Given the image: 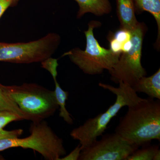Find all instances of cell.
<instances>
[{
	"mask_svg": "<svg viewBox=\"0 0 160 160\" xmlns=\"http://www.w3.org/2000/svg\"><path fill=\"white\" fill-rule=\"evenodd\" d=\"M115 132L139 148L152 140L160 141V100L148 98L129 106Z\"/></svg>",
	"mask_w": 160,
	"mask_h": 160,
	"instance_id": "obj_1",
	"label": "cell"
},
{
	"mask_svg": "<svg viewBox=\"0 0 160 160\" xmlns=\"http://www.w3.org/2000/svg\"><path fill=\"white\" fill-rule=\"evenodd\" d=\"M118 84V87H115L105 83H99L100 87L116 96L114 103L106 111L86 120L82 125L70 132V136L79 141L82 149L90 146L98 137L102 135L111 120L123 107L132 106L144 99L138 96L132 86L122 82Z\"/></svg>",
	"mask_w": 160,
	"mask_h": 160,
	"instance_id": "obj_2",
	"label": "cell"
},
{
	"mask_svg": "<svg viewBox=\"0 0 160 160\" xmlns=\"http://www.w3.org/2000/svg\"><path fill=\"white\" fill-rule=\"evenodd\" d=\"M9 97L32 122L43 121L53 115L58 109L54 91L35 83L4 86Z\"/></svg>",
	"mask_w": 160,
	"mask_h": 160,
	"instance_id": "obj_3",
	"label": "cell"
},
{
	"mask_svg": "<svg viewBox=\"0 0 160 160\" xmlns=\"http://www.w3.org/2000/svg\"><path fill=\"white\" fill-rule=\"evenodd\" d=\"M30 135L24 138H6L0 139V152L12 148L31 149L47 160H59L66 154L63 140L55 133L44 120L32 122Z\"/></svg>",
	"mask_w": 160,
	"mask_h": 160,
	"instance_id": "obj_4",
	"label": "cell"
},
{
	"mask_svg": "<svg viewBox=\"0 0 160 160\" xmlns=\"http://www.w3.org/2000/svg\"><path fill=\"white\" fill-rule=\"evenodd\" d=\"M99 22L92 21L85 31L86 39V49L74 48L64 53L68 56L72 63L86 74L97 75L102 73L104 70L108 71L118 61L120 55L112 52L100 46L93 34V29L99 26Z\"/></svg>",
	"mask_w": 160,
	"mask_h": 160,
	"instance_id": "obj_5",
	"label": "cell"
},
{
	"mask_svg": "<svg viewBox=\"0 0 160 160\" xmlns=\"http://www.w3.org/2000/svg\"><path fill=\"white\" fill-rule=\"evenodd\" d=\"M60 42L61 37L54 32L27 42H0V62L18 64L42 62L52 57Z\"/></svg>",
	"mask_w": 160,
	"mask_h": 160,
	"instance_id": "obj_6",
	"label": "cell"
},
{
	"mask_svg": "<svg viewBox=\"0 0 160 160\" xmlns=\"http://www.w3.org/2000/svg\"><path fill=\"white\" fill-rule=\"evenodd\" d=\"M130 32L131 48L121 53L118 62L109 72L112 82L117 84L122 82L132 87L138 80L146 76V72L141 63L144 27L139 23Z\"/></svg>",
	"mask_w": 160,
	"mask_h": 160,
	"instance_id": "obj_7",
	"label": "cell"
},
{
	"mask_svg": "<svg viewBox=\"0 0 160 160\" xmlns=\"http://www.w3.org/2000/svg\"><path fill=\"white\" fill-rule=\"evenodd\" d=\"M138 148L116 132L107 133L90 146L82 148L78 160H126Z\"/></svg>",
	"mask_w": 160,
	"mask_h": 160,
	"instance_id": "obj_8",
	"label": "cell"
},
{
	"mask_svg": "<svg viewBox=\"0 0 160 160\" xmlns=\"http://www.w3.org/2000/svg\"><path fill=\"white\" fill-rule=\"evenodd\" d=\"M42 68L46 69L51 74L54 81L55 89L54 90L56 98L60 107L59 116L69 125L73 123V119L66 108V102L68 99L69 92L63 90L57 80V68L59 66L57 59L49 58L41 62Z\"/></svg>",
	"mask_w": 160,
	"mask_h": 160,
	"instance_id": "obj_9",
	"label": "cell"
},
{
	"mask_svg": "<svg viewBox=\"0 0 160 160\" xmlns=\"http://www.w3.org/2000/svg\"><path fill=\"white\" fill-rule=\"evenodd\" d=\"M117 6L121 28L129 31L134 29L139 22L135 14L134 0H117Z\"/></svg>",
	"mask_w": 160,
	"mask_h": 160,
	"instance_id": "obj_10",
	"label": "cell"
},
{
	"mask_svg": "<svg viewBox=\"0 0 160 160\" xmlns=\"http://www.w3.org/2000/svg\"><path fill=\"white\" fill-rule=\"evenodd\" d=\"M137 92H143L152 99L160 100V69L150 76H144L132 86Z\"/></svg>",
	"mask_w": 160,
	"mask_h": 160,
	"instance_id": "obj_11",
	"label": "cell"
},
{
	"mask_svg": "<svg viewBox=\"0 0 160 160\" xmlns=\"http://www.w3.org/2000/svg\"><path fill=\"white\" fill-rule=\"evenodd\" d=\"M78 3L79 9L77 17H82L86 13L96 16L108 14L111 12V6L109 0H74Z\"/></svg>",
	"mask_w": 160,
	"mask_h": 160,
	"instance_id": "obj_12",
	"label": "cell"
},
{
	"mask_svg": "<svg viewBox=\"0 0 160 160\" xmlns=\"http://www.w3.org/2000/svg\"><path fill=\"white\" fill-rule=\"evenodd\" d=\"M137 11H146L151 13L155 19L158 27V42L160 37V0H134Z\"/></svg>",
	"mask_w": 160,
	"mask_h": 160,
	"instance_id": "obj_13",
	"label": "cell"
},
{
	"mask_svg": "<svg viewBox=\"0 0 160 160\" xmlns=\"http://www.w3.org/2000/svg\"><path fill=\"white\" fill-rule=\"evenodd\" d=\"M142 147L136 149L126 160H153L156 154L160 151L158 145L149 144Z\"/></svg>",
	"mask_w": 160,
	"mask_h": 160,
	"instance_id": "obj_14",
	"label": "cell"
},
{
	"mask_svg": "<svg viewBox=\"0 0 160 160\" xmlns=\"http://www.w3.org/2000/svg\"><path fill=\"white\" fill-rule=\"evenodd\" d=\"M4 86L0 83V109L11 112L18 116L22 120H27L22 112L6 93Z\"/></svg>",
	"mask_w": 160,
	"mask_h": 160,
	"instance_id": "obj_15",
	"label": "cell"
},
{
	"mask_svg": "<svg viewBox=\"0 0 160 160\" xmlns=\"http://www.w3.org/2000/svg\"><path fill=\"white\" fill-rule=\"evenodd\" d=\"M18 120H22L15 113L0 109V130L4 129V127L11 122Z\"/></svg>",
	"mask_w": 160,
	"mask_h": 160,
	"instance_id": "obj_16",
	"label": "cell"
},
{
	"mask_svg": "<svg viewBox=\"0 0 160 160\" xmlns=\"http://www.w3.org/2000/svg\"><path fill=\"white\" fill-rule=\"evenodd\" d=\"M20 0H0V18L9 7H14L18 4Z\"/></svg>",
	"mask_w": 160,
	"mask_h": 160,
	"instance_id": "obj_17",
	"label": "cell"
},
{
	"mask_svg": "<svg viewBox=\"0 0 160 160\" xmlns=\"http://www.w3.org/2000/svg\"><path fill=\"white\" fill-rule=\"evenodd\" d=\"M22 129H15L13 130H0V139L6 138H14L19 137L23 134Z\"/></svg>",
	"mask_w": 160,
	"mask_h": 160,
	"instance_id": "obj_18",
	"label": "cell"
},
{
	"mask_svg": "<svg viewBox=\"0 0 160 160\" xmlns=\"http://www.w3.org/2000/svg\"><path fill=\"white\" fill-rule=\"evenodd\" d=\"M82 148L81 145H78L69 154L59 159L61 160H78L79 158Z\"/></svg>",
	"mask_w": 160,
	"mask_h": 160,
	"instance_id": "obj_19",
	"label": "cell"
},
{
	"mask_svg": "<svg viewBox=\"0 0 160 160\" xmlns=\"http://www.w3.org/2000/svg\"><path fill=\"white\" fill-rule=\"evenodd\" d=\"M160 160V151L158 152L155 155L153 160Z\"/></svg>",
	"mask_w": 160,
	"mask_h": 160,
	"instance_id": "obj_20",
	"label": "cell"
}]
</instances>
